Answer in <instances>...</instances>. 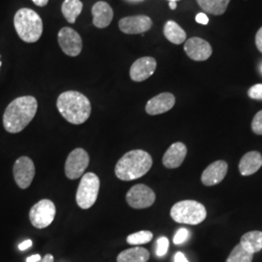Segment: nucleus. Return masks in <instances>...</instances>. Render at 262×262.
Listing matches in <instances>:
<instances>
[{
  "label": "nucleus",
  "mask_w": 262,
  "mask_h": 262,
  "mask_svg": "<svg viewBox=\"0 0 262 262\" xmlns=\"http://www.w3.org/2000/svg\"><path fill=\"white\" fill-rule=\"evenodd\" d=\"M156 201V194L150 187L139 184L133 186L126 193V202L133 209H146Z\"/></svg>",
  "instance_id": "1a4fd4ad"
},
{
  "label": "nucleus",
  "mask_w": 262,
  "mask_h": 262,
  "mask_svg": "<svg viewBox=\"0 0 262 262\" xmlns=\"http://www.w3.org/2000/svg\"><path fill=\"white\" fill-rule=\"evenodd\" d=\"M163 33L169 42L175 45L183 44L187 40L186 31L174 20H168L165 24L163 28Z\"/></svg>",
  "instance_id": "aec40b11"
},
{
  "label": "nucleus",
  "mask_w": 262,
  "mask_h": 262,
  "mask_svg": "<svg viewBox=\"0 0 262 262\" xmlns=\"http://www.w3.org/2000/svg\"><path fill=\"white\" fill-rule=\"evenodd\" d=\"M195 20H196L198 24H201V25H204V26H206V25L209 24V18H208L206 14H204V13L197 14L196 17H195Z\"/></svg>",
  "instance_id": "2f4dec72"
},
{
  "label": "nucleus",
  "mask_w": 262,
  "mask_h": 262,
  "mask_svg": "<svg viewBox=\"0 0 262 262\" xmlns=\"http://www.w3.org/2000/svg\"><path fill=\"white\" fill-rule=\"evenodd\" d=\"M57 41L66 56H78L83 49V40L80 34L71 28H62L57 34Z\"/></svg>",
  "instance_id": "9d476101"
},
{
  "label": "nucleus",
  "mask_w": 262,
  "mask_h": 262,
  "mask_svg": "<svg viewBox=\"0 0 262 262\" xmlns=\"http://www.w3.org/2000/svg\"><path fill=\"white\" fill-rule=\"evenodd\" d=\"M169 248V240L166 237H160L157 242V255L161 257L164 256Z\"/></svg>",
  "instance_id": "bb28decb"
},
{
  "label": "nucleus",
  "mask_w": 262,
  "mask_h": 262,
  "mask_svg": "<svg viewBox=\"0 0 262 262\" xmlns=\"http://www.w3.org/2000/svg\"><path fill=\"white\" fill-rule=\"evenodd\" d=\"M56 108L67 122L76 125L86 122L92 113L90 99L76 91L60 94L56 100Z\"/></svg>",
  "instance_id": "f03ea898"
},
{
  "label": "nucleus",
  "mask_w": 262,
  "mask_h": 262,
  "mask_svg": "<svg viewBox=\"0 0 262 262\" xmlns=\"http://www.w3.org/2000/svg\"><path fill=\"white\" fill-rule=\"evenodd\" d=\"M184 50L187 56L194 61H205L213 54V49L210 43L200 37L187 39Z\"/></svg>",
  "instance_id": "f8f14e48"
},
{
  "label": "nucleus",
  "mask_w": 262,
  "mask_h": 262,
  "mask_svg": "<svg viewBox=\"0 0 262 262\" xmlns=\"http://www.w3.org/2000/svg\"><path fill=\"white\" fill-rule=\"evenodd\" d=\"M152 166V159L146 150H133L126 152L117 162L115 174L122 181H133L146 175Z\"/></svg>",
  "instance_id": "7ed1b4c3"
},
{
  "label": "nucleus",
  "mask_w": 262,
  "mask_h": 262,
  "mask_svg": "<svg viewBox=\"0 0 262 262\" xmlns=\"http://www.w3.org/2000/svg\"><path fill=\"white\" fill-rule=\"evenodd\" d=\"M253 258V253H248L240 244H238L229 254L226 262H252Z\"/></svg>",
  "instance_id": "393cba45"
},
{
  "label": "nucleus",
  "mask_w": 262,
  "mask_h": 262,
  "mask_svg": "<svg viewBox=\"0 0 262 262\" xmlns=\"http://www.w3.org/2000/svg\"><path fill=\"white\" fill-rule=\"evenodd\" d=\"M13 174L15 182L19 188H28L30 187L35 176L34 162L28 157H20L14 164Z\"/></svg>",
  "instance_id": "9b49d317"
},
{
  "label": "nucleus",
  "mask_w": 262,
  "mask_h": 262,
  "mask_svg": "<svg viewBox=\"0 0 262 262\" xmlns=\"http://www.w3.org/2000/svg\"><path fill=\"white\" fill-rule=\"evenodd\" d=\"M170 215L178 224L199 225L206 219V208L194 200H184L177 202L171 208Z\"/></svg>",
  "instance_id": "39448f33"
},
{
  "label": "nucleus",
  "mask_w": 262,
  "mask_h": 262,
  "mask_svg": "<svg viewBox=\"0 0 262 262\" xmlns=\"http://www.w3.org/2000/svg\"><path fill=\"white\" fill-rule=\"evenodd\" d=\"M32 246V241L31 240H27L25 242L20 244L19 246V249L20 251H25V250H28L30 247Z\"/></svg>",
  "instance_id": "72a5a7b5"
},
{
  "label": "nucleus",
  "mask_w": 262,
  "mask_h": 262,
  "mask_svg": "<svg viewBox=\"0 0 262 262\" xmlns=\"http://www.w3.org/2000/svg\"><path fill=\"white\" fill-rule=\"evenodd\" d=\"M152 26V20L150 17L145 15L130 16L122 18L119 21V28L125 34H141L150 30Z\"/></svg>",
  "instance_id": "ddd939ff"
},
{
  "label": "nucleus",
  "mask_w": 262,
  "mask_h": 262,
  "mask_svg": "<svg viewBox=\"0 0 262 262\" xmlns=\"http://www.w3.org/2000/svg\"><path fill=\"white\" fill-rule=\"evenodd\" d=\"M41 258L42 257L39 254H34V255H31V256L28 257L27 262H39L41 260Z\"/></svg>",
  "instance_id": "c9c22d12"
},
{
  "label": "nucleus",
  "mask_w": 262,
  "mask_h": 262,
  "mask_svg": "<svg viewBox=\"0 0 262 262\" xmlns=\"http://www.w3.org/2000/svg\"><path fill=\"white\" fill-rule=\"evenodd\" d=\"M93 23L97 28H105L110 26L114 18L112 7L105 1H98L94 4L92 9Z\"/></svg>",
  "instance_id": "a211bd4d"
},
{
  "label": "nucleus",
  "mask_w": 262,
  "mask_h": 262,
  "mask_svg": "<svg viewBox=\"0 0 262 262\" xmlns=\"http://www.w3.org/2000/svg\"><path fill=\"white\" fill-rule=\"evenodd\" d=\"M255 45L257 50L262 54V27L258 29L255 35Z\"/></svg>",
  "instance_id": "7c9ffc66"
},
{
  "label": "nucleus",
  "mask_w": 262,
  "mask_h": 262,
  "mask_svg": "<svg viewBox=\"0 0 262 262\" xmlns=\"http://www.w3.org/2000/svg\"><path fill=\"white\" fill-rule=\"evenodd\" d=\"M152 239V233L148 230H142L139 232L130 234L127 238L126 241L127 243L134 246L138 245H143V244L149 243Z\"/></svg>",
  "instance_id": "a878e982"
},
{
  "label": "nucleus",
  "mask_w": 262,
  "mask_h": 262,
  "mask_svg": "<svg viewBox=\"0 0 262 262\" xmlns=\"http://www.w3.org/2000/svg\"><path fill=\"white\" fill-rule=\"evenodd\" d=\"M38 102L31 95L20 96L7 106L3 114V126L12 134L24 130L37 113Z\"/></svg>",
  "instance_id": "f257e3e1"
},
{
  "label": "nucleus",
  "mask_w": 262,
  "mask_h": 262,
  "mask_svg": "<svg viewBox=\"0 0 262 262\" xmlns=\"http://www.w3.org/2000/svg\"><path fill=\"white\" fill-rule=\"evenodd\" d=\"M240 245L244 250L248 253H258L262 249V232L261 231H250L244 234L241 238Z\"/></svg>",
  "instance_id": "4be33fe9"
},
{
  "label": "nucleus",
  "mask_w": 262,
  "mask_h": 262,
  "mask_svg": "<svg viewBox=\"0 0 262 262\" xmlns=\"http://www.w3.org/2000/svg\"><path fill=\"white\" fill-rule=\"evenodd\" d=\"M198 5L208 14L221 16L224 15L229 5L230 0H196Z\"/></svg>",
  "instance_id": "b1692460"
},
{
  "label": "nucleus",
  "mask_w": 262,
  "mask_h": 262,
  "mask_svg": "<svg viewBox=\"0 0 262 262\" xmlns=\"http://www.w3.org/2000/svg\"><path fill=\"white\" fill-rule=\"evenodd\" d=\"M90 164V156L86 150L77 148L72 150L66 159V175L69 180L81 178Z\"/></svg>",
  "instance_id": "6e6552de"
},
{
  "label": "nucleus",
  "mask_w": 262,
  "mask_h": 262,
  "mask_svg": "<svg viewBox=\"0 0 262 262\" xmlns=\"http://www.w3.org/2000/svg\"><path fill=\"white\" fill-rule=\"evenodd\" d=\"M174 258H175V262H188L186 255L184 253H181V252L176 253Z\"/></svg>",
  "instance_id": "473e14b6"
},
{
  "label": "nucleus",
  "mask_w": 262,
  "mask_h": 262,
  "mask_svg": "<svg viewBox=\"0 0 262 262\" xmlns=\"http://www.w3.org/2000/svg\"><path fill=\"white\" fill-rule=\"evenodd\" d=\"M169 7L171 10H175L177 8V2H174V1H170L169 2Z\"/></svg>",
  "instance_id": "4c0bfd02"
},
{
  "label": "nucleus",
  "mask_w": 262,
  "mask_h": 262,
  "mask_svg": "<svg viewBox=\"0 0 262 262\" xmlns=\"http://www.w3.org/2000/svg\"><path fill=\"white\" fill-rule=\"evenodd\" d=\"M157 69V60L151 56L138 58L131 66L129 75L134 82H143L149 79Z\"/></svg>",
  "instance_id": "4468645a"
},
{
  "label": "nucleus",
  "mask_w": 262,
  "mask_h": 262,
  "mask_svg": "<svg viewBox=\"0 0 262 262\" xmlns=\"http://www.w3.org/2000/svg\"><path fill=\"white\" fill-rule=\"evenodd\" d=\"M261 71H262V67H261Z\"/></svg>",
  "instance_id": "a19ab883"
},
{
  "label": "nucleus",
  "mask_w": 262,
  "mask_h": 262,
  "mask_svg": "<svg viewBox=\"0 0 262 262\" xmlns=\"http://www.w3.org/2000/svg\"><path fill=\"white\" fill-rule=\"evenodd\" d=\"M100 187L99 178L92 172L84 174L79 184L76 193L78 206L84 210L90 209L97 200Z\"/></svg>",
  "instance_id": "423d86ee"
},
{
  "label": "nucleus",
  "mask_w": 262,
  "mask_h": 262,
  "mask_svg": "<svg viewBox=\"0 0 262 262\" xmlns=\"http://www.w3.org/2000/svg\"><path fill=\"white\" fill-rule=\"evenodd\" d=\"M176 102L175 96L170 93H162L152 97L146 105V112L150 116H157L170 111Z\"/></svg>",
  "instance_id": "dca6fc26"
},
{
  "label": "nucleus",
  "mask_w": 262,
  "mask_h": 262,
  "mask_svg": "<svg viewBox=\"0 0 262 262\" xmlns=\"http://www.w3.org/2000/svg\"><path fill=\"white\" fill-rule=\"evenodd\" d=\"M169 2L170 1H174V2H177V1H180V0H168Z\"/></svg>",
  "instance_id": "58836bf2"
},
{
  "label": "nucleus",
  "mask_w": 262,
  "mask_h": 262,
  "mask_svg": "<svg viewBox=\"0 0 262 262\" xmlns=\"http://www.w3.org/2000/svg\"><path fill=\"white\" fill-rule=\"evenodd\" d=\"M0 66H1V61H0Z\"/></svg>",
  "instance_id": "ea45409f"
},
{
  "label": "nucleus",
  "mask_w": 262,
  "mask_h": 262,
  "mask_svg": "<svg viewBox=\"0 0 262 262\" xmlns=\"http://www.w3.org/2000/svg\"><path fill=\"white\" fill-rule=\"evenodd\" d=\"M39 262H54V256L51 253H47Z\"/></svg>",
  "instance_id": "e433bc0d"
},
{
  "label": "nucleus",
  "mask_w": 262,
  "mask_h": 262,
  "mask_svg": "<svg viewBox=\"0 0 262 262\" xmlns=\"http://www.w3.org/2000/svg\"><path fill=\"white\" fill-rule=\"evenodd\" d=\"M252 130L257 135H262V110L253 117Z\"/></svg>",
  "instance_id": "cd10ccee"
},
{
  "label": "nucleus",
  "mask_w": 262,
  "mask_h": 262,
  "mask_svg": "<svg viewBox=\"0 0 262 262\" xmlns=\"http://www.w3.org/2000/svg\"><path fill=\"white\" fill-rule=\"evenodd\" d=\"M14 27L18 36L26 43H35L43 34V20L29 8H21L16 13Z\"/></svg>",
  "instance_id": "20e7f679"
},
{
  "label": "nucleus",
  "mask_w": 262,
  "mask_h": 262,
  "mask_svg": "<svg viewBox=\"0 0 262 262\" xmlns=\"http://www.w3.org/2000/svg\"><path fill=\"white\" fill-rule=\"evenodd\" d=\"M32 2L38 7H44L47 5L49 0H32Z\"/></svg>",
  "instance_id": "f704fd0d"
},
{
  "label": "nucleus",
  "mask_w": 262,
  "mask_h": 262,
  "mask_svg": "<svg viewBox=\"0 0 262 262\" xmlns=\"http://www.w3.org/2000/svg\"><path fill=\"white\" fill-rule=\"evenodd\" d=\"M248 95L250 98L255 100H262V84H253L250 88Z\"/></svg>",
  "instance_id": "c85d7f7f"
},
{
  "label": "nucleus",
  "mask_w": 262,
  "mask_h": 262,
  "mask_svg": "<svg viewBox=\"0 0 262 262\" xmlns=\"http://www.w3.org/2000/svg\"><path fill=\"white\" fill-rule=\"evenodd\" d=\"M56 213L55 203L49 199H42L30 209L29 220L35 228L43 229L54 222Z\"/></svg>",
  "instance_id": "0eeeda50"
},
{
  "label": "nucleus",
  "mask_w": 262,
  "mask_h": 262,
  "mask_svg": "<svg viewBox=\"0 0 262 262\" xmlns=\"http://www.w3.org/2000/svg\"><path fill=\"white\" fill-rule=\"evenodd\" d=\"M262 166V156L258 151H249L244 156L239 163V170L243 176H251Z\"/></svg>",
  "instance_id": "6ab92c4d"
},
{
  "label": "nucleus",
  "mask_w": 262,
  "mask_h": 262,
  "mask_svg": "<svg viewBox=\"0 0 262 262\" xmlns=\"http://www.w3.org/2000/svg\"><path fill=\"white\" fill-rule=\"evenodd\" d=\"M149 259V251L141 247L127 249L120 253L117 257L118 262H147Z\"/></svg>",
  "instance_id": "412c9836"
},
{
  "label": "nucleus",
  "mask_w": 262,
  "mask_h": 262,
  "mask_svg": "<svg viewBox=\"0 0 262 262\" xmlns=\"http://www.w3.org/2000/svg\"><path fill=\"white\" fill-rule=\"evenodd\" d=\"M83 10V3L81 0H64L61 6V12L66 20L70 24L76 23Z\"/></svg>",
  "instance_id": "5701e85b"
},
{
  "label": "nucleus",
  "mask_w": 262,
  "mask_h": 262,
  "mask_svg": "<svg viewBox=\"0 0 262 262\" xmlns=\"http://www.w3.org/2000/svg\"><path fill=\"white\" fill-rule=\"evenodd\" d=\"M187 152V147L184 143L177 142L172 144L162 158L163 165L168 169L178 168L186 159Z\"/></svg>",
  "instance_id": "f3484780"
},
{
  "label": "nucleus",
  "mask_w": 262,
  "mask_h": 262,
  "mask_svg": "<svg viewBox=\"0 0 262 262\" xmlns=\"http://www.w3.org/2000/svg\"><path fill=\"white\" fill-rule=\"evenodd\" d=\"M188 235H189V233H188L187 229H186V228H180L178 231H177V233L174 236L173 241H174V243L176 244V245L184 243V242L187 241Z\"/></svg>",
  "instance_id": "c756f323"
},
{
  "label": "nucleus",
  "mask_w": 262,
  "mask_h": 262,
  "mask_svg": "<svg viewBox=\"0 0 262 262\" xmlns=\"http://www.w3.org/2000/svg\"><path fill=\"white\" fill-rule=\"evenodd\" d=\"M228 164L224 160H217L211 163L202 173L201 181L207 187H213L220 184L225 178Z\"/></svg>",
  "instance_id": "2eb2a0df"
}]
</instances>
